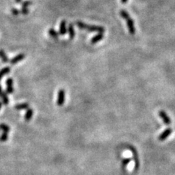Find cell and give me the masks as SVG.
<instances>
[{"label": "cell", "instance_id": "30bf717a", "mask_svg": "<svg viewBox=\"0 0 175 175\" xmlns=\"http://www.w3.org/2000/svg\"><path fill=\"white\" fill-rule=\"evenodd\" d=\"M33 114H34V110H33L31 108H29V109H27V111L26 112V114H25V116H24L25 120H26V121L31 120V119L32 118Z\"/></svg>", "mask_w": 175, "mask_h": 175}, {"label": "cell", "instance_id": "d4e9b609", "mask_svg": "<svg viewBox=\"0 0 175 175\" xmlns=\"http://www.w3.org/2000/svg\"><path fill=\"white\" fill-rule=\"evenodd\" d=\"M21 2V0H16V2H17V3H19Z\"/></svg>", "mask_w": 175, "mask_h": 175}, {"label": "cell", "instance_id": "e0dca14e", "mask_svg": "<svg viewBox=\"0 0 175 175\" xmlns=\"http://www.w3.org/2000/svg\"><path fill=\"white\" fill-rule=\"evenodd\" d=\"M0 130H2L3 132L8 133L10 131V128L9 126L5 124V123H1L0 124Z\"/></svg>", "mask_w": 175, "mask_h": 175}, {"label": "cell", "instance_id": "7c38bea8", "mask_svg": "<svg viewBox=\"0 0 175 175\" xmlns=\"http://www.w3.org/2000/svg\"><path fill=\"white\" fill-rule=\"evenodd\" d=\"M0 98H2V103L5 105H8V104H9V98H8V94L4 92L3 91L0 93Z\"/></svg>", "mask_w": 175, "mask_h": 175}, {"label": "cell", "instance_id": "ffe728a7", "mask_svg": "<svg viewBox=\"0 0 175 175\" xmlns=\"http://www.w3.org/2000/svg\"><path fill=\"white\" fill-rule=\"evenodd\" d=\"M131 161V160L129 159V158H125V159H123V161H122V163H123V167H126V166L129 164V163H130Z\"/></svg>", "mask_w": 175, "mask_h": 175}, {"label": "cell", "instance_id": "52a82bcc", "mask_svg": "<svg viewBox=\"0 0 175 175\" xmlns=\"http://www.w3.org/2000/svg\"><path fill=\"white\" fill-rule=\"evenodd\" d=\"M25 54L23 53H19L17 55H16V56L14 57L13 58H12L10 61V64L12 65H15L16 64H18V62H21L22 60H23L25 58Z\"/></svg>", "mask_w": 175, "mask_h": 175}, {"label": "cell", "instance_id": "8992f818", "mask_svg": "<svg viewBox=\"0 0 175 175\" xmlns=\"http://www.w3.org/2000/svg\"><path fill=\"white\" fill-rule=\"evenodd\" d=\"M172 129H171V128L166 129L163 132H162L161 134H160L159 137H158V139H159L160 141H164L167 137H169V136L172 134Z\"/></svg>", "mask_w": 175, "mask_h": 175}, {"label": "cell", "instance_id": "7a4b0ae2", "mask_svg": "<svg viewBox=\"0 0 175 175\" xmlns=\"http://www.w3.org/2000/svg\"><path fill=\"white\" fill-rule=\"evenodd\" d=\"M76 25L80 28V29L83 30H87L91 32H98V33H104L105 31V28L102 26H94V25H88L86 23H83L81 21L76 22Z\"/></svg>", "mask_w": 175, "mask_h": 175}, {"label": "cell", "instance_id": "2e32d148", "mask_svg": "<svg viewBox=\"0 0 175 175\" xmlns=\"http://www.w3.org/2000/svg\"><path fill=\"white\" fill-rule=\"evenodd\" d=\"M48 34H49V35L51 36V37H53V39H55V40H57V39L58 38V37H59L58 32H57L56 31H55V30H54L53 29H52V28L48 30Z\"/></svg>", "mask_w": 175, "mask_h": 175}, {"label": "cell", "instance_id": "9a60e30c", "mask_svg": "<svg viewBox=\"0 0 175 175\" xmlns=\"http://www.w3.org/2000/svg\"><path fill=\"white\" fill-rule=\"evenodd\" d=\"M29 108V105L28 103H21L16 105L15 106V109L18 110H22V109H27Z\"/></svg>", "mask_w": 175, "mask_h": 175}, {"label": "cell", "instance_id": "4fadbf2b", "mask_svg": "<svg viewBox=\"0 0 175 175\" xmlns=\"http://www.w3.org/2000/svg\"><path fill=\"white\" fill-rule=\"evenodd\" d=\"M10 72V66H6V67H4L3 69H2L0 70V80L3 78V77L6 75L9 74Z\"/></svg>", "mask_w": 175, "mask_h": 175}, {"label": "cell", "instance_id": "603a6c76", "mask_svg": "<svg viewBox=\"0 0 175 175\" xmlns=\"http://www.w3.org/2000/svg\"><path fill=\"white\" fill-rule=\"evenodd\" d=\"M128 2V0H121V2L123 4H126Z\"/></svg>", "mask_w": 175, "mask_h": 175}, {"label": "cell", "instance_id": "5b68a950", "mask_svg": "<svg viewBox=\"0 0 175 175\" xmlns=\"http://www.w3.org/2000/svg\"><path fill=\"white\" fill-rule=\"evenodd\" d=\"M159 116L160 118L162 119V120L163 121V123L166 125H170L171 124V119L169 116H168L167 114L164 112L163 110L159 111Z\"/></svg>", "mask_w": 175, "mask_h": 175}, {"label": "cell", "instance_id": "cb8c5ba5", "mask_svg": "<svg viewBox=\"0 0 175 175\" xmlns=\"http://www.w3.org/2000/svg\"><path fill=\"white\" fill-rule=\"evenodd\" d=\"M2 107V101H0V109H1Z\"/></svg>", "mask_w": 175, "mask_h": 175}, {"label": "cell", "instance_id": "44dd1931", "mask_svg": "<svg viewBox=\"0 0 175 175\" xmlns=\"http://www.w3.org/2000/svg\"><path fill=\"white\" fill-rule=\"evenodd\" d=\"M21 13L23 14V15H27L29 12V10L27 8H22V9L20 10Z\"/></svg>", "mask_w": 175, "mask_h": 175}, {"label": "cell", "instance_id": "8fae6325", "mask_svg": "<svg viewBox=\"0 0 175 175\" xmlns=\"http://www.w3.org/2000/svg\"><path fill=\"white\" fill-rule=\"evenodd\" d=\"M103 38H104L103 33H98L97 35L94 36V37L91 39V42L92 43V44H96V43H97V42H98L99 41H101V40H102Z\"/></svg>", "mask_w": 175, "mask_h": 175}, {"label": "cell", "instance_id": "3957f363", "mask_svg": "<svg viewBox=\"0 0 175 175\" xmlns=\"http://www.w3.org/2000/svg\"><path fill=\"white\" fill-rule=\"evenodd\" d=\"M65 98H66V92L64 89H60L58 92V97H57V105L58 106H63L65 103Z\"/></svg>", "mask_w": 175, "mask_h": 175}, {"label": "cell", "instance_id": "ba28073f", "mask_svg": "<svg viewBox=\"0 0 175 175\" xmlns=\"http://www.w3.org/2000/svg\"><path fill=\"white\" fill-rule=\"evenodd\" d=\"M67 32V28H66V21H62L60 23V28H59V34L61 35H65Z\"/></svg>", "mask_w": 175, "mask_h": 175}, {"label": "cell", "instance_id": "9c48e42d", "mask_svg": "<svg viewBox=\"0 0 175 175\" xmlns=\"http://www.w3.org/2000/svg\"><path fill=\"white\" fill-rule=\"evenodd\" d=\"M67 31L68 33H69V38H70L71 40L74 39L75 36V31L74 26H73L72 23H70V24L69 25V26H68L67 28Z\"/></svg>", "mask_w": 175, "mask_h": 175}, {"label": "cell", "instance_id": "7402d4cb", "mask_svg": "<svg viewBox=\"0 0 175 175\" xmlns=\"http://www.w3.org/2000/svg\"><path fill=\"white\" fill-rule=\"evenodd\" d=\"M11 12H12V14L14 15V16H18V15H19V14L21 13L20 10H18L17 9H15V8L11 10Z\"/></svg>", "mask_w": 175, "mask_h": 175}, {"label": "cell", "instance_id": "5bb4252c", "mask_svg": "<svg viewBox=\"0 0 175 175\" xmlns=\"http://www.w3.org/2000/svg\"><path fill=\"white\" fill-rule=\"evenodd\" d=\"M0 58L2 59V61L4 63H8V62H10V59L8 55H7L6 53L2 49H0Z\"/></svg>", "mask_w": 175, "mask_h": 175}, {"label": "cell", "instance_id": "277c9868", "mask_svg": "<svg viewBox=\"0 0 175 175\" xmlns=\"http://www.w3.org/2000/svg\"><path fill=\"white\" fill-rule=\"evenodd\" d=\"M6 93L8 94H13V80L12 78H8L6 80Z\"/></svg>", "mask_w": 175, "mask_h": 175}, {"label": "cell", "instance_id": "6da1fadb", "mask_svg": "<svg viewBox=\"0 0 175 175\" xmlns=\"http://www.w3.org/2000/svg\"><path fill=\"white\" fill-rule=\"evenodd\" d=\"M120 15L123 18H124L126 21V24H127V27L129 29V31L131 34L134 35L136 33V29L135 26H134V22L132 20V18H131L130 15L126 12L124 10H121L120 11Z\"/></svg>", "mask_w": 175, "mask_h": 175}, {"label": "cell", "instance_id": "d6986e66", "mask_svg": "<svg viewBox=\"0 0 175 175\" xmlns=\"http://www.w3.org/2000/svg\"><path fill=\"white\" fill-rule=\"evenodd\" d=\"M32 5V2L31 1H29V0H27V1H25L22 3V8H27V7L30 6V5Z\"/></svg>", "mask_w": 175, "mask_h": 175}, {"label": "cell", "instance_id": "ac0fdd59", "mask_svg": "<svg viewBox=\"0 0 175 175\" xmlns=\"http://www.w3.org/2000/svg\"><path fill=\"white\" fill-rule=\"evenodd\" d=\"M8 133L6 132H3L2 133V134L1 136H0V141L2 142H6L7 140H8Z\"/></svg>", "mask_w": 175, "mask_h": 175}]
</instances>
